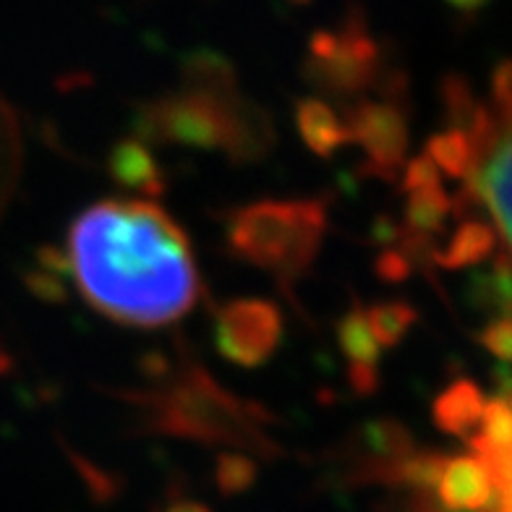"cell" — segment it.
<instances>
[{
	"instance_id": "obj_14",
	"label": "cell",
	"mask_w": 512,
	"mask_h": 512,
	"mask_svg": "<svg viewBox=\"0 0 512 512\" xmlns=\"http://www.w3.org/2000/svg\"><path fill=\"white\" fill-rule=\"evenodd\" d=\"M452 215L450 196L442 186L418 189L408 194V204L403 212V228L416 236L434 238V233L445 228L447 217Z\"/></svg>"
},
{
	"instance_id": "obj_25",
	"label": "cell",
	"mask_w": 512,
	"mask_h": 512,
	"mask_svg": "<svg viewBox=\"0 0 512 512\" xmlns=\"http://www.w3.org/2000/svg\"><path fill=\"white\" fill-rule=\"evenodd\" d=\"M450 11L460 16V19H473V16H479L492 0H445Z\"/></svg>"
},
{
	"instance_id": "obj_19",
	"label": "cell",
	"mask_w": 512,
	"mask_h": 512,
	"mask_svg": "<svg viewBox=\"0 0 512 512\" xmlns=\"http://www.w3.org/2000/svg\"><path fill=\"white\" fill-rule=\"evenodd\" d=\"M479 345H484L486 351L499 358V364H510L512 356V324L510 317H497L489 324H484L476 335Z\"/></svg>"
},
{
	"instance_id": "obj_9",
	"label": "cell",
	"mask_w": 512,
	"mask_h": 512,
	"mask_svg": "<svg viewBox=\"0 0 512 512\" xmlns=\"http://www.w3.org/2000/svg\"><path fill=\"white\" fill-rule=\"evenodd\" d=\"M108 176L113 178L118 186L155 199V196L165 194L168 181L162 173L160 162L155 160L152 149L142 142V139H121L113 144L108 155Z\"/></svg>"
},
{
	"instance_id": "obj_13",
	"label": "cell",
	"mask_w": 512,
	"mask_h": 512,
	"mask_svg": "<svg viewBox=\"0 0 512 512\" xmlns=\"http://www.w3.org/2000/svg\"><path fill=\"white\" fill-rule=\"evenodd\" d=\"M181 89L202 95L233 97L238 95V76L233 63L215 50L199 48L183 55Z\"/></svg>"
},
{
	"instance_id": "obj_18",
	"label": "cell",
	"mask_w": 512,
	"mask_h": 512,
	"mask_svg": "<svg viewBox=\"0 0 512 512\" xmlns=\"http://www.w3.org/2000/svg\"><path fill=\"white\" fill-rule=\"evenodd\" d=\"M256 479H259V465L246 452L225 450L215 458V486L223 497L249 492Z\"/></svg>"
},
{
	"instance_id": "obj_24",
	"label": "cell",
	"mask_w": 512,
	"mask_h": 512,
	"mask_svg": "<svg viewBox=\"0 0 512 512\" xmlns=\"http://www.w3.org/2000/svg\"><path fill=\"white\" fill-rule=\"evenodd\" d=\"M155 512H212V510H209L204 502H199V499L173 489V492H170L168 497L162 499L160 505L155 507Z\"/></svg>"
},
{
	"instance_id": "obj_20",
	"label": "cell",
	"mask_w": 512,
	"mask_h": 512,
	"mask_svg": "<svg viewBox=\"0 0 512 512\" xmlns=\"http://www.w3.org/2000/svg\"><path fill=\"white\" fill-rule=\"evenodd\" d=\"M403 191L411 194L418 189H434V186H442V173L434 168V162L426 155H418L413 160H408L403 165Z\"/></svg>"
},
{
	"instance_id": "obj_17",
	"label": "cell",
	"mask_w": 512,
	"mask_h": 512,
	"mask_svg": "<svg viewBox=\"0 0 512 512\" xmlns=\"http://www.w3.org/2000/svg\"><path fill=\"white\" fill-rule=\"evenodd\" d=\"M424 155L434 162L439 173L450 178H465L473 165V157H476V147L465 131L447 128V131L429 136Z\"/></svg>"
},
{
	"instance_id": "obj_11",
	"label": "cell",
	"mask_w": 512,
	"mask_h": 512,
	"mask_svg": "<svg viewBox=\"0 0 512 512\" xmlns=\"http://www.w3.org/2000/svg\"><path fill=\"white\" fill-rule=\"evenodd\" d=\"M497 246V230L484 220L473 217V220L460 223L445 249H434L432 264L439 270H468V267H476V264L486 262L489 256H494ZM499 251H502V246H499Z\"/></svg>"
},
{
	"instance_id": "obj_21",
	"label": "cell",
	"mask_w": 512,
	"mask_h": 512,
	"mask_svg": "<svg viewBox=\"0 0 512 512\" xmlns=\"http://www.w3.org/2000/svg\"><path fill=\"white\" fill-rule=\"evenodd\" d=\"M374 275L382 283H405L413 275V264L398 246H390V249L379 251V256L374 259Z\"/></svg>"
},
{
	"instance_id": "obj_2",
	"label": "cell",
	"mask_w": 512,
	"mask_h": 512,
	"mask_svg": "<svg viewBox=\"0 0 512 512\" xmlns=\"http://www.w3.org/2000/svg\"><path fill=\"white\" fill-rule=\"evenodd\" d=\"M118 398L134 405L144 432L233 447L251 458L275 460L283 455V447L267 434V426L277 424L275 413L217 384L202 364H196L189 348L181 351L176 374L162 379V384L152 390L118 392Z\"/></svg>"
},
{
	"instance_id": "obj_5",
	"label": "cell",
	"mask_w": 512,
	"mask_h": 512,
	"mask_svg": "<svg viewBox=\"0 0 512 512\" xmlns=\"http://www.w3.org/2000/svg\"><path fill=\"white\" fill-rule=\"evenodd\" d=\"M241 92L233 97L202 95V92H170L144 102L136 113V139L157 144H181L194 149H223L233 139Z\"/></svg>"
},
{
	"instance_id": "obj_6",
	"label": "cell",
	"mask_w": 512,
	"mask_h": 512,
	"mask_svg": "<svg viewBox=\"0 0 512 512\" xmlns=\"http://www.w3.org/2000/svg\"><path fill=\"white\" fill-rule=\"evenodd\" d=\"M348 142L364 149V173L379 181H398L408 162V105L405 97L384 95L382 100H356L345 108Z\"/></svg>"
},
{
	"instance_id": "obj_7",
	"label": "cell",
	"mask_w": 512,
	"mask_h": 512,
	"mask_svg": "<svg viewBox=\"0 0 512 512\" xmlns=\"http://www.w3.org/2000/svg\"><path fill=\"white\" fill-rule=\"evenodd\" d=\"M283 343V311L267 298H233L215 309L220 356L243 369L267 364Z\"/></svg>"
},
{
	"instance_id": "obj_10",
	"label": "cell",
	"mask_w": 512,
	"mask_h": 512,
	"mask_svg": "<svg viewBox=\"0 0 512 512\" xmlns=\"http://www.w3.org/2000/svg\"><path fill=\"white\" fill-rule=\"evenodd\" d=\"M484 408L486 398L479 384L468 377H460L439 392V398L432 405V418L439 432L468 442L479 429Z\"/></svg>"
},
{
	"instance_id": "obj_12",
	"label": "cell",
	"mask_w": 512,
	"mask_h": 512,
	"mask_svg": "<svg viewBox=\"0 0 512 512\" xmlns=\"http://www.w3.org/2000/svg\"><path fill=\"white\" fill-rule=\"evenodd\" d=\"M296 128L306 147L322 160H330L345 144H351L345 123L337 118V113L327 102L317 100V97L296 102Z\"/></svg>"
},
{
	"instance_id": "obj_3",
	"label": "cell",
	"mask_w": 512,
	"mask_h": 512,
	"mask_svg": "<svg viewBox=\"0 0 512 512\" xmlns=\"http://www.w3.org/2000/svg\"><path fill=\"white\" fill-rule=\"evenodd\" d=\"M330 199H262L225 215V246L233 259L270 272L293 298V288L319 256L327 236Z\"/></svg>"
},
{
	"instance_id": "obj_15",
	"label": "cell",
	"mask_w": 512,
	"mask_h": 512,
	"mask_svg": "<svg viewBox=\"0 0 512 512\" xmlns=\"http://www.w3.org/2000/svg\"><path fill=\"white\" fill-rule=\"evenodd\" d=\"M337 343L340 351L348 356L351 366H361V369H377L379 364V345L374 343V337L366 324L364 306L358 304V298H353L351 309L345 311L340 322L335 327Z\"/></svg>"
},
{
	"instance_id": "obj_22",
	"label": "cell",
	"mask_w": 512,
	"mask_h": 512,
	"mask_svg": "<svg viewBox=\"0 0 512 512\" xmlns=\"http://www.w3.org/2000/svg\"><path fill=\"white\" fill-rule=\"evenodd\" d=\"M24 285H27V290L34 298H40L45 304H66L68 301V288L63 285V280L48 275V272H27V275H24Z\"/></svg>"
},
{
	"instance_id": "obj_1",
	"label": "cell",
	"mask_w": 512,
	"mask_h": 512,
	"mask_svg": "<svg viewBox=\"0 0 512 512\" xmlns=\"http://www.w3.org/2000/svg\"><path fill=\"white\" fill-rule=\"evenodd\" d=\"M68 246L81 296L113 322L162 327L202 296L186 230L152 202L92 204L76 217Z\"/></svg>"
},
{
	"instance_id": "obj_4",
	"label": "cell",
	"mask_w": 512,
	"mask_h": 512,
	"mask_svg": "<svg viewBox=\"0 0 512 512\" xmlns=\"http://www.w3.org/2000/svg\"><path fill=\"white\" fill-rule=\"evenodd\" d=\"M382 71V48L371 37L358 3L348 6L343 24L335 32L317 29L309 37L304 79L332 100H351L366 89L377 87Z\"/></svg>"
},
{
	"instance_id": "obj_8",
	"label": "cell",
	"mask_w": 512,
	"mask_h": 512,
	"mask_svg": "<svg viewBox=\"0 0 512 512\" xmlns=\"http://www.w3.org/2000/svg\"><path fill=\"white\" fill-rule=\"evenodd\" d=\"M416 450V439L398 418H371L345 439V458L356 465L348 479L353 481L361 473L398 463Z\"/></svg>"
},
{
	"instance_id": "obj_23",
	"label": "cell",
	"mask_w": 512,
	"mask_h": 512,
	"mask_svg": "<svg viewBox=\"0 0 512 512\" xmlns=\"http://www.w3.org/2000/svg\"><path fill=\"white\" fill-rule=\"evenodd\" d=\"M37 270L48 272V275L58 277V280L74 277V270H71V259H68V251L58 249V246H42V249L37 251Z\"/></svg>"
},
{
	"instance_id": "obj_16",
	"label": "cell",
	"mask_w": 512,
	"mask_h": 512,
	"mask_svg": "<svg viewBox=\"0 0 512 512\" xmlns=\"http://www.w3.org/2000/svg\"><path fill=\"white\" fill-rule=\"evenodd\" d=\"M366 324L379 348H395L403 343L413 324L418 319V309L403 298H390V301H377L369 309H364Z\"/></svg>"
}]
</instances>
